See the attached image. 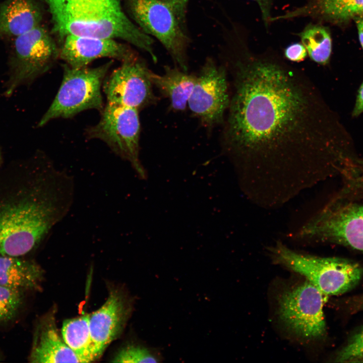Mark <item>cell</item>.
<instances>
[{"instance_id":"4316f807","label":"cell","mask_w":363,"mask_h":363,"mask_svg":"<svg viewBox=\"0 0 363 363\" xmlns=\"http://www.w3.org/2000/svg\"><path fill=\"white\" fill-rule=\"evenodd\" d=\"M255 1L260 8L263 21L266 28L270 24L271 9L274 0H251Z\"/></svg>"},{"instance_id":"7c38bea8","label":"cell","mask_w":363,"mask_h":363,"mask_svg":"<svg viewBox=\"0 0 363 363\" xmlns=\"http://www.w3.org/2000/svg\"><path fill=\"white\" fill-rule=\"evenodd\" d=\"M149 72L144 62L139 58L122 63L103 82L107 102L137 110L154 103L156 98Z\"/></svg>"},{"instance_id":"9c48e42d","label":"cell","mask_w":363,"mask_h":363,"mask_svg":"<svg viewBox=\"0 0 363 363\" xmlns=\"http://www.w3.org/2000/svg\"><path fill=\"white\" fill-rule=\"evenodd\" d=\"M324 295L307 281L284 290L278 299V315L286 328L303 339L322 337L326 332Z\"/></svg>"},{"instance_id":"f1b7e54d","label":"cell","mask_w":363,"mask_h":363,"mask_svg":"<svg viewBox=\"0 0 363 363\" xmlns=\"http://www.w3.org/2000/svg\"><path fill=\"white\" fill-rule=\"evenodd\" d=\"M351 311H359L363 310V295L354 298L349 302Z\"/></svg>"},{"instance_id":"e0dca14e","label":"cell","mask_w":363,"mask_h":363,"mask_svg":"<svg viewBox=\"0 0 363 363\" xmlns=\"http://www.w3.org/2000/svg\"><path fill=\"white\" fill-rule=\"evenodd\" d=\"M33 342L29 357L31 362H80L58 333L52 316L41 322L35 331Z\"/></svg>"},{"instance_id":"ffe728a7","label":"cell","mask_w":363,"mask_h":363,"mask_svg":"<svg viewBox=\"0 0 363 363\" xmlns=\"http://www.w3.org/2000/svg\"><path fill=\"white\" fill-rule=\"evenodd\" d=\"M89 318L90 314H86L66 320L61 331L64 341L82 363L95 360Z\"/></svg>"},{"instance_id":"277c9868","label":"cell","mask_w":363,"mask_h":363,"mask_svg":"<svg viewBox=\"0 0 363 363\" xmlns=\"http://www.w3.org/2000/svg\"><path fill=\"white\" fill-rule=\"evenodd\" d=\"M268 251L275 262L305 276L326 296L352 289L362 275V268L355 262L300 253L280 241L270 246Z\"/></svg>"},{"instance_id":"30bf717a","label":"cell","mask_w":363,"mask_h":363,"mask_svg":"<svg viewBox=\"0 0 363 363\" xmlns=\"http://www.w3.org/2000/svg\"><path fill=\"white\" fill-rule=\"evenodd\" d=\"M98 123L86 130L89 139H99L121 158L130 162L138 171L140 124L138 110L107 103Z\"/></svg>"},{"instance_id":"5b68a950","label":"cell","mask_w":363,"mask_h":363,"mask_svg":"<svg viewBox=\"0 0 363 363\" xmlns=\"http://www.w3.org/2000/svg\"><path fill=\"white\" fill-rule=\"evenodd\" d=\"M112 60L95 68H73L64 63L60 88L38 126L41 127L55 118L73 117L87 109L101 111V86Z\"/></svg>"},{"instance_id":"d4e9b609","label":"cell","mask_w":363,"mask_h":363,"mask_svg":"<svg viewBox=\"0 0 363 363\" xmlns=\"http://www.w3.org/2000/svg\"><path fill=\"white\" fill-rule=\"evenodd\" d=\"M308 55L305 46L301 43H294L288 46L284 50L285 57L292 62L302 61Z\"/></svg>"},{"instance_id":"7402d4cb","label":"cell","mask_w":363,"mask_h":363,"mask_svg":"<svg viewBox=\"0 0 363 363\" xmlns=\"http://www.w3.org/2000/svg\"><path fill=\"white\" fill-rule=\"evenodd\" d=\"M163 359L160 350L141 343L127 344L117 353L113 362H159Z\"/></svg>"},{"instance_id":"2e32d148","label":"cell","mask_w":363,"mask_h":363,"mask_svg":"<svg viewBox=\"0 0 363 363\" xmlns=\"http://www.w3.org/2000/svg\"><path fill=\"white\" fill-rule=\"evenodd\" d=\"M363 15V0H306L301 7L272 17L271 22L295 18L309 17L341 22Z\"/></svg>"},{"instance_id":"44dd1931","label":"cell","mask_w":363,"mask_h":363,"mask_svg":"<svg viewBox=\"0 0 363 363\" xmlns=\"http://www.w3.org/2000/svg\"><path fill=\"white\" fill-rule=\"evenodd\" d=\"M298 35L312 60L321 65L328 63L332 51V40L326 28L310 24Z\"/></svg>"},{"instance_id":"ba28073f","label":"cell","mask_w":363,"mask_h":363,"mask_svg":"<svg viewBox=\"0 0 363 363\" xmlns=\"http://www.w3.org/2000/svg\"><path fill=\"white\" fill-rule=\"evenodd\" d=\"M132 20L146 34L164 46L177 67L188 70L187 50L190 39L185 24L169 5L159 0H125Z\"/></svg>"},{"instance_id":"3957f363","label":"cell","mask_w":363,"mask_h":363,"mask_svg":"<svg viewBox=\"0 0 363 363\" xmlns=\"http://www.w3.org/2000/svg\"><path fill=\"white\" fill-rule=\"evenodd\" d=\"M58 43L67 35L123 40L157 60L154 41L125 12L121 0H41Z\"/></svg>"},{"instance_id":"8fae6325","label":"cell","mask_w":363,"mask_h":363,"mask_svg":"<svg viewBox=\"0 0 363 363\" xmlns=\"http://www.w3.org/2000/svg\"><path fill=\"white\" fill-rule=\"evenodd\" d=\"M229 102L226 68L208 58L196 77L188 106L206 127L212 128L223 123Z\"/></svg>"},{"instance_id":"7a4b0ae2","label":"cell","mask_w":363,"mask_h":363,"mask_svg":"<svg viewBox=\"0 0 363 363\" xmlns=\"http://www.w3.org/2000/svg\"><path fill=\"white\" fill-rule=\"evenodd\" d=\"M73 177L42 154L0 170V255L25 257L69 213Z\"/></svg>"},{"instance_id":"8992f818","label":"cell","mask_w":363,"mask_h":363,"mask_svg":"<svg viewBox=\"0 0 363 363\" xmlns=\"http://www.w3.org/2000/svg\"><path fill=\"white\" fill-rule=\"evenodd\" d=\"M11 41L6 96L47 72L59 59L58 42L44 24Z\"/></svg>"},{"instance_id":"1f68e13d","label":"cell","mask_w":363,"mask_h":363,"mask_svg":"<svg viewBox=\"0 0 363 363\" xmlns=\"http://www.w3.org/2000/svg\"><path fill=\"white\" fill-rule=\"evenodd\" d=\"M362 16H363V15Z\"/></svg>"},{"instance_id":"603a6c76","label":"cell","mask_w":363,"mask_h":363,"mask_svg":"<svg viewBox=\"0 0 363 363\" xmlns=\"http://www.w3.org/2000/svg\"><path fill=\"white\" fill-rule=\"evenodd\" d=\"M24 300V292L0 285V325L12 322L18 314Z\"/></svg>"},{"instance_id":"ac0fdd59","label":"cell","mask_w":363,"mask_h":363,"mask_svg":"<svg viewBox=\"0 0 363 363\" xmlns=\"http://www.w3.org/2000/svg\"><path fill=\"white\" fill-rule=\"evenodd\" d=\"M43 273L33 260L0 255V285L24 292L39 290Z\"/></svg>"},{"instance_id":"cb8c5ba5","label":"cell","mask_w":363,"mask_h":363,"mask_svg":"<svg viewBox=\"0 0 363 363\" xmlns=\"http://www.w3.org/2000/svg\"><path fill=\"white\" fill-rule=\"evenodd\" d=\"M337 362H363V328L356 332L339 351Z\"/></svg>"},{"instance_id":"52a82bcc","label":"cell","mask_w":363,"mask_h":363,"mask_svg":"<svg viewBox=\"0 0 363 363\" xmlns=\"http://www.w3.org/2000/svg\"><path fill=\"white\" fill-rule=\"evenodd\" d=\"M294 237L336 244L363 252V204L334 199L310 218Z\"/></svg>"},{"instance_id":"6da1fadb","label":"cell","mask_w":363,"mask_h":363,"mask_svg":"<svg viewBox=\"0 0 363 363\" xmlns=\"http://www.w3.org/2000/svg\"><path fill=\"white\" fill-rule=\"evenodd\" d=\"M235 52L222 145L248 197L285 203L339 170V124L302 71L246 45Z\"/></svg>"},{"instance_id":"484cf974","label":"cell","mask_w":363,"mask_h":363,"mask_svg":"<svg viewBox=\"0 0 363 363\" xmlns=\"http://www.w3.org/2000/svg\"><path fill=\"white\" fill-rule=\"evenodd\" d=\"M171 6L180 21L185 24L187 7L190 0H159Z\"/></svg>"},{"instance_id":"9a60e30c","label":"cell","mask_w":363,"mask_h":363,"mask_svg":"<svg viewBox=\"0 0 363 363\" xmlns=\"http://www.w3.org/2000/svg\"><path fill=\"white\" fill-rule=\"evenodd\" d=\"M37 0H3L0 4V40H12L43 24Z\"/></svg>"},{"instance_id":"f546056e","label":"cell","mask_w":363,"mask_h":363,"mask_svg":"<svg viewBox=\"0 0 363 363\" xmlns=\"http://www.w3.org/2000/svg\"><path fill=\"white\" fill-rule=\"evenodd\" d=\"M354 19L358 30L359 42L363 49V16L356 17Z\"/></svg>"},{"instance_id":"4fadbf2b","label":"cell","mask_w":363,"mask_h":363,"mask_svg":"<svg viewBox=\"0 0 363 363\" xmlns=\"http://www.w3.org/2000/svg\"><path fill=\"white\" fill-rule=\"evenodd\" d=\"M59 59L73 68H82L95 59L109 58L121 63L138 58L137 53L127 43L111 38L69 35L58 43Z\"/></svg>"},{"instance_id":"d6986e66","label":"cell","mask_w":363,"mask_h":363,"mask_svg":"<svg viewBox=\"0 0 363 363\" xmlns=\"http://www.w3.org/2000/svg\"><path fill=\"white\" fill-rule=\"evenodd\" d=\"M197 76L189 74L178 67L166 66L164 73L158 75L150 70L149 78L152 84L164 96L168 98L172 108L184 110L194 86Z\"/></svg>"},{"instance_id":"4dcf8cb0","label":"cell","mask_w":363,"mask_h":363,"mask_svg":"<svg viewBox=\"0 0 363 363\" xmlns=\"http://www.w3.org/2000/svg\"><path fill=\"white\" fill-rule=\"evenodd\" d=\"M2 163V157L1 153L0 152V165H1Z\"/></svg>"},{"instance_id":"83f0119b","label":"cell","mask_w":363,"mask_h":363,"mask_svg":"<svg viewBox=\"0 0 363 363\" xmlns=\"http://www.w3.org/2000/svg\"><path fill=\"white\" fill-rule=\"evenodd\" d=\"M363 112V82L360 85L357 95L356 102L352 112L353 117H357Z\"/></svg>"},{"instance_id":"5bb4252c","label":"cell","mask_w":363,"mask_h":363,"mask_svg":"<svg viewBox=\"0 0 363 363\" xmlns=\"http://www.w3.org/2000/svg\"><path fill=\"white\" fill-rule=\"evenodd\" d=\"M131 312V306L118 290L110 291L105 303L90 314L89 327L95 360L120 334Z\"/></svg>"}]
</instances>
